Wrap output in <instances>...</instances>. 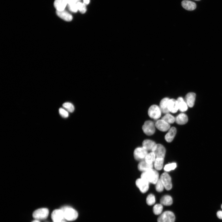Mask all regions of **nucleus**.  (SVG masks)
<instances>
[{"mask_svg":"<svg viewBox=\"0 0 222 222\" xmlns=\"http://www.w3.org/2000/svg\"><path fill=\"white\" fill-rule=\"evenodd\" d=\"M141 177L147 180L149 183L155 184L159 179V174L157 171L152 169L143 172Z\"/></svg>","mask_w":222,"mask_h":222,"instance_id":"f257e3e1","label":"nucleus"},{"mask_svg":"<svg viewBox=\"0 0 222 222\" xmlns=\"http://www.w3.org/2000/svg\"><path fill=\"white\" fill-rule=\"evenodd\" d=\"M61 210L64 212L65 218L68 220L74 221L78 217V213L77 212L71 207H64Z\"/></svg>","mask_w":222,"mask_h":222,"instance_id":"f03ea898","label":"nucleus"},{"mask_svg":"<svg viewBox=\"0 0 222 222\" xmlns=\"http://www.w3.org/2000/svg\"><path fill=\"white\" fill-rule=\"evenodd\" d=\"M175 217L172 212L167 211L162 213L158 218V222H174Z\"/></svg>","mask_w":222,"mask_h":222,"instance_id":"7ed1b4c3","label":"nucleus"},{"mask_svg":"<svg viewBox=\"0 0 222 222\" xmlns=\"http://www.w3.org/2000/svg\"><path fill=\"white\" fill-rule=\"evenodd\" d=\"M49 214V210L46 208L37 209L33 213L32 216L36 220H43L46 219Z\"/></svg>","mask_w":222,"mask_h":222,"instance_id":"20e7f679","label":"nucleus"},{"mask_svg":"<svg viewBox=\"0 0 222 222\" xmlns=\"http://www.w3.org/2000/svg\"><path fill=\"white\" fill-rule=\"evenodd\" d=\"M148 153V151L143 147H138L134 151V157L137 160L141 161L145 160Z\"/></svg>","mask_w":222,"mask_h":222,"instance_id":"39448f33","label":"nucleus"},{"mask_svg":"<svg viewBox=\"0 0 222 222\" xmlns=\"http://www.w3.org/2000/svg\"><path fill=\"white\" fill-rule=\"evenodd\" d=\"M155 126L153 122L151 121H147L142 127L144 133L148 135H152L155 132Z\"/></svg>","mask_w":222,"mask_h":222,"instance_id":"423d86ee","label":"nucleus"},{"mask_svg":"<svg viewBox=\"0 0 222 222\" xmlns=\"http://www.w3.org/2000/svg\"><path fill=\"white\" fill-rule=\"evenodd\" d=\"M161 110L159 107L154 105L151 106L148 110V114L151 118L157 119L160 118L161 114Z\"/></svg>","mask_w":222,"mask_h":222,"instance_id":"0eeeda50","label":"nucleus"},{"mask_svg":"<svg viewBox=\"0 0 222 222\" xmlns=\"http://www.w3.org/2000/svg\"><path fill=\"white\" fill-rule=\"evenodd\" d=\"M165 188L167 190H170L172 188V179L170 176L166 172L161 175L160 179Z\"/></svg>","mask_w":222,"mask_h":222,"instance_id":"6e6552de","label":"nucleus"},{"mask_svg":"<svg viewBox=\"0 0 222 222\" xmlns=\"http://www.w3.org/2000/svg\"><path fill=\"white\" fill-rule=\"evenodd\" d=\"M149 184V182L147 180L142 178L138 179L136 181V186L142 193H146L148 190Z\"/></svg>","mask_w":222,"mask_h":222,"instance_id":"1a4fd4ad","label":"nucleus"},{"mask_svg":"<svg viewBox=\"0 0 222 222\" xmlns=\"http://www.w3.org/2000/svg\"><path fill=\"white\" fill-rule=\"evenodd\" d=\"M152 152L155 154L156 158L164 159L166 155V149L162 145L156 144Z\"/></svg>","mask_w":222,"mask_h":222,"instance_id":"9d476101","label":"nucleus"},{"mask_svg":"<svg viewBox=\"0 0 222 222\" xmlns=\"http://www.w3.org/2000/svg\"><path fill=\"white\" fill-rule=\"evenodd\" d=\"M51 218L53 222H60L65 218L64 212L61 210H54L51 214Z\"/></svg>","mask_w":222,"mask_h":222,"instance_id":"9b49d317","label":"nucleus"},{"mask_svg":"<svg viewBox=\"0 0 222 222\" xmlns=\"http://www.w3.org/2000/svg\"><path fill=\"white\" fill-rule=\"evenodd\" d=\"M155 126L159 131L163 132L169 130L170 128V125L162 119L157 121Z\"/></svg>","mask_w":222,"mask_h":222,"instance_id":"f8f14e48","label":"nucleus"},{"mask_svg":"<svg viewBox=\"0 0 222 222\" xmlns=\"http://www.w3.org/2000/svg\"><path fill=\"white\" fill-rule=\"evenodd\" d=\"M196 96V94L193 92L189 93L186 95L185 101L189 107L192 108L193 107Z\"/></svg>","mask_w":222,"mask_h":222,"instance_id":"ddd939ff","label":"nucleus"},{"mask_svg":"<svg viewBox=\"0 0 222 222\" xmlns=\"http://www.w3.org/2000/svg\"><path fill=\"white\" fill-rule=\"evenodd\" d=\"M56 13L59 17L67 22H71L73 18L72 15L65 10L60 11H56Z\"/></svg>","mask_w":222,"mask_h":222,"instance_id":"4468645a","label":"nucleus"},{"mask_svg":"<svg viewBox=\"0 0 222 222\" xmlns=\"http://www.w3.org/2000/svg\"><path fill=\"white\" fill-rule=\"evenodd\" d=\"M168 108L170 112L173 113H176L179 110L177 100L174 99H169L168 103Z\"/></svg>","mask_w":222,"mask_h":222,"instance_id":"2eb2a0df","label":"nucleus"},{"mask_svg":"<svg viewBox=\"0 0 222 222\" xmlns=\"http://www.w3.org/2000/svg\"><path fill=\"white\" fill-rule=\"evenodd\" d=\"M68 4L66 0H55L54 5L57 11H62L65 10Z\"/></svg>","mask_w":222,"mask_h":222,"instance_id":"dca6fc26","label":"nucleus"},{"mask_svg":"<svg viewBox=\"0 0 222 222\" xmlns=\"http://www.w3.org/2000/svg\"><path fill=\"white\" fill-rule=\"evenodd\" d=\"M169 99L168 97H166L161 100L159 108L161 112L164 114H167L170 112L168 108V103Z\"/></svg>","mask_w":222,"mask_h":222,"instance_id":"f3484780","label":"nucleus"},{"mask_svg":"<svg viewBox=\"0 0 222 222\" xmlns=\"http://www.w3.org/2000/svg\"><path fill=\"white\" fill-rule=\"evenodd\" d=\"M188 121L187 116L184 113L179 114L175 118V122L180 125H185L188 122Z\"/></svg>","mask_w":222,"mask_h":222,"instance_id":"a211bd4d","label":"nucleus"},{"mask_svg":"<svg viewBox=\"0 0 222 222\" xmlns=\"http://www.w3.org/2000/svg\"><path fill=\"white\" fill-rule=\"evenodd\" d=\"M182 6L186 10L192 11L196 9V4L192 2L185 0L181 3Z\"/></svg>","mask_w":222,"mask_h":222,"instance_id":"6ab92c4d","label":"nucleus"},{"mask_svg":"<svg viewBox=\"0 0 222 222\" xmlns=\"http://www.w3.org/2000/svg\"><path fill=\"white\" fill-rule=\"evenodd\" d=\"M153 167V164H149L146 162L145 160L141 161L138 165V170L141 171L143 172L152 169Z\"/></svg>","mask_w":222,"mask_h":222,"instance_id":"aec40b11","label":"nucleus"},{"mask_svg":"<svg viewBox=\"0 0 222 222\" xmlns=\"http://www.w3.org/2000/svg\"><path fill=\"white\" fill-rule=\"evenodd\" d=\"M156 145L154 141L149 139L145 140L142 143L143 147L148 151L152 152Z\"/></svg>","mask_w":222,"mask_h":222,"instance_id":"412c9836","label":"nucleus"},{"mask_svg":"<svg viewBox=\"0 0 222 222\" xmlns=\"http://www.w3.org/2000/svg\"><path fill=\"white\" fill-rule=\"evenodd\" d=\"M176 133V129L174 127H172L169 129L168 133L165 136V139L167 142L170 143L173 140Z\"/></svg>","mask_w":222,"mask_h":222,"instance_id":"4be33fe9","label":"nucleus"},{"mask_svg":"<svg viewBox=\"0 0 222 222\" xmlns=\"http://www.w3.org/2000/svg\"><path fill=\"white\" fill-rule=\"evenodd\" d=\"M177 101L178 103L179 110L180 111L184 112L187 110L188 106L182 97H178Z\"/></svg>","mask_w":222,"mask_h":222,"instance_id":"5701e85b","label":"nucleus"},{"mask_svg":"<svg viewBox=\"0 0 222 222\" xmlns=\"http://www.w3.org/2000/svg\"><path fill=\"white\" fill-rule=\"evenodd\" d=\"M161 204L165 206H170L173 203L172 197L169 195L164 196L160 200Z\"/></svg>","mask_w":222,"mask_h":222,"instance_id":"b1692460","label":"nucleus"},{"mask_svg":"<svg viewBox=\"0 0 222 222\" xmlns=\"http://www.w3.org/2000/svg\"><path fill=\"white\" fill-rule=\"evenodd\" d=\"M164 162V158H156L154 162V166L155 169L157 170H160L162 169Z\"/></svg>","mask_w":222,"mask_h":222,"instance_id":"393cba45","label":"nucleus"},{"mask_svg":"<svg viewBox=\"0 0 222 222\" xmlns=\"http://www.w3.org/2000/svg\"><path fill=\"white\" fill-rule=\"evenodd\" d=\"M156 158L155 154L153 152L148 153L146 155L145 160L146 162L150 164H153Z\"/></svg>","mask_w":222,"mask_h":222,"instance_id":"a878e982","label":"nucleus"},{"mask_svg":"<svg viewBox=\"0 0 222 222\" xmlns=\"http://www.w3.org/2000/svg\"><path fill=\"white\" fill-rule=\"evenodd\" d=\"M162 119L169 124H173L175 121V117L169 113L166 114Z\"/></svg>","mask_w":222,"mask_h":222,"instance_id":"bb28decb","label":"nucleus"},{"mask_svg":"<svg viewBox=\"0 0 222 222\" xmlns=\"http://www.w3.org/2000/svg\"><path fill=\"white\" fill-rule=\"evenodd\" d=\"M163 210V205L161 204H157L153 208V212L156 215H159L162 213Z\"/></svg>","mask_w":222,"mask_h":222,"instance_id":"cd10ccee","label":"nucleus"},{"mask_svg":"<svg viewBox=\"0 0 222 222\" xmlns=\"http://www.w3.org/2000/svg\"><path fill=\"white\" fill-rule=\"evenodd\" d=\"M155 202V196L153 194L149 195L146 199V203L149 206L153 205Z\"/></svg>","mask_w":222,"mask_h":222,"instance_id":"c85d7f7f","label":"nucleus"},{"mask_svg":"<svg viewBox=\"0 0 222 222\" xmlns=\"http://www.w3.org/2000/svg\"><path fill=\"white\" fill-rule=\"evenodd\" d=\"M155 185V189L158 192H161L163 191L165 187L160 179H159Z\"/></svg>","mask_w":222,"mask_h":222,"instance_id":"c756f323","label":"nucleus"},{"mask_svg":"<svg viewBox=\"0 0 222 222\" xmlns=\"http://www.w3.org/2000/svg\"><path fill=\"white\" fill-rule=\"evenodd\" d=\"M78 10L82 14L85 13L87 11L86 5L84 3L78 2L77 3Z\"/></svg>","mask_w":222,"mask_h":222,"instance_id":"7c9ffc66","label":"nucleus"},{"mask_svg":"<svg viewBox=\"0 0 222 222\" xmlns=\"http://www.w3.org/2000/svg\"><path fill=\"white\" fill-rule=\"evenodd\" d=\"M63 106L67 111L70 113L73 112L74 110V106L71 103L69 102L65 103L63 104Z\"/></svg>","mask_w":222,"mask_h":222,"instance_id":"2f4dec72","label":"nucleus"},{"mask_svg":"<svg viewBox=\"0 0 222 222\" xmlns=\"http://www.w3.org/2000/svg\"><path fill=\"white\" fill-rule=\"evenodd\" d=\"M176 164L175 163L169 164L165 166L164 169L166 172H169L174 170L176 167Z\"/></svg>","mask_w":222,"mask_h":222,"instance_id":"473e14b6","label":"nucleus"},{"mask_svg":"<svg viewBox=\"0 0 222 222\" xmlns=\"http://www.w3.org/2000/svg\"><path fill=\"white\" fill-rule=\"evenodd\" d=\"M59 113L60 115L64 118H67L68 117L69 114L68 112L65 109L60 108L59 109Z\"/></svg>","mask_w":222,"mask_h":222,"instance_id":"72a5a7b5","label":"nucleus"},{"mask_svg":"<svg viewBox=\"0 0 222 222\" xmlns=\"http://www.w3.org/2000/svg\"><path fill=\"white\" fill-rule=\"evenodd\" d=\"M68 5L69 9L71 12H76L78 10L77 3Z\"/></svg>","mask_w":222,"mask_h":222,"instance_id":"f704fd0d","label":"nucleus"},{"mask_svg":"<svg viewBox=\"0 0 222 222\" xmlns=\"http://www.w3.org/2000/svg\"><path fill=\"white\" fill-rule=\"evenodd\" d=\"M68 5L77 3L79 2L80 0H66Z\"/></svg>","mask_w":222,"mask_h":222,"instance_id":"c9c22d12","label":"nucleus"},{"mask_svg":"<svg viewBox=\"0 0 222 222\" xmlns=\"http://www.w3.org/2000/svg\"><path fill=\"white\" fill-rule=\"evenodd\" d=\"M217 216L219 218L222 220V211H218L217 213Z\"/></svg>","mask_w":222,"mask_h":222,"instance_id":"e433bc0d","label":"nucleus"},{"mask_svg":"<svg viewBox=\"0 0 222 222\" xmlns=\"http://www.w3.org/2000/svg\"><path fill=\"white\" fill-rule=\"evenodd\" d=\"M84 3L86 5L89 4L90 2V0H83Z\"/></svg>","mask_w":222,"mask_h":222,"instance_id":"4c0bfd02","label":"nucleus"},{"mask_svg":"<svg viewBox=\"0 0 222 222\" xmlns=\"http://www.w3.org/2000/svg\"><path fill=\"white\" fill-rule=\"evenodd\" d=\"M32 222H40L38 220H33Z\"/></svg>","mask_w":222,"mask_h":222,"instance_id":"58836bf2","label":"nucleus"},{"mask_svg":"<svg viewBox=\"0 0 222 222\" xmlns=\"http://www.w3.org/2000/svg\"><path fill=\"white\" fill-rule=\"evenodd\" d=\"M194 1H200V0H194Z\"/></svg>","mask_w":222,"mask_h":222,"instance_id":"ea45409f","label":"nucleus"},{"mask_svg":"<svg viewBox=\"0 0 222 222\" xmlns=\"http://www.w3.org/2000/svg\"><path fill=\"white\" fill-rule=\"evenodd\" d=\"M60 222H66L64 221V220H63V221H62Z\"/></svg>","mask_w":222,"mask_h":222,"instance_id":"a19ab883","label":"nucleus"},{"mask_svg":"<svg viewBox=\"0 0 222 222\" xmlns=\"http://www.w3.org/2000/svg\"><path fill=\"white\" fill-rule=\"evenodd\" d=\"M221 209H222V205H221Z\"/></svg>","mask_w":222,"mask_h":222,"instance_id":"79ce46f5","label":"nucleus"}]
</instances>
